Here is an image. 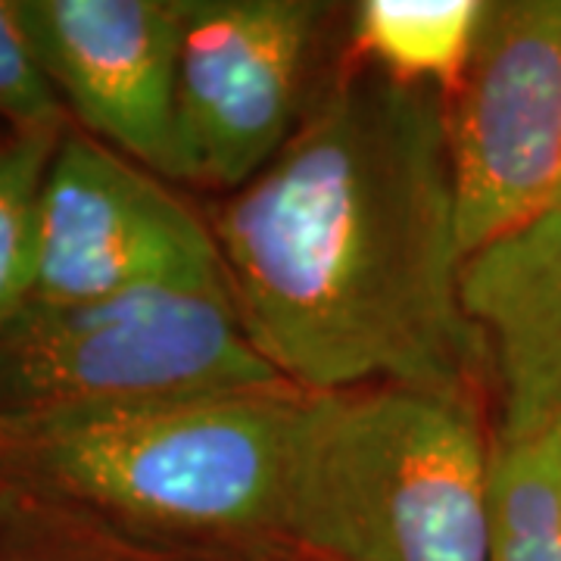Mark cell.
Masks as SVG:
<instances>
[{
	"label": "cell",
	"instance_id": "cell-7",
	"mask_svg": "<svg viewBox=\"0 0 561 561\" xmlns=\"http://www.w3.org/2000/svg\"><path fill=\"white\" fill-rule=\"evenodd\" d=\"M328 7L184 0L179 113L191 181L241 191L300 125L302 72Z\"/></svg>",
	"mask_w": 561,
	"mask_h": 561
},
{
	"label": "cell",
	"instance_id": "cell-6",
	"mask_svg": "<svg viewBox=\"0 0 561 561\" xmlns=\"http://www.w3.org/2000/svg\"><path fill=\"white\" fill-rule=\"evenodd\" d=\"M157 284L228 290L213 228L160 175L69 125L44 181L32 300L84 302Z\"/></svg>",
	"mask_w": 561,
	"mask_h": 561
},
{
	"label": "cell",
	"instance_id": "cell-4",
	"mask_svg": "<svg viewBox=\"0 0 561 561\" xmlns=\"http://www.w3.org/2000/svg\"><path fill=\"white\" fill-rule=\"evenodd\" d=\"M284 383L228 290L157 284L84 302L32 300L0 328V415Z\"/></svg>",
	"mask_w": 561,
	"mask_h": 561
},
{
	"label": "cell",
	"instance_id": "cell-16",
	"mask_svg": "<svg viewBox=\"0 0 561 561\" xmlns=\"http://www.w3.org/2000/svg\"><path fill=\"white\" fill-rule=\"evenodd\" d=\"M559 203H561V191H559V201H556V206H559Z\"/></svg>",
	"mask_w": 561,
	"mask_h": 561
},
{
	"label": "cell",
	"instance_id": "cell-12",
	"mask_svg": "<svg viewBox=\"0 0 561 561\" xmlns=\"http://www.w3.org/2000/svg\"><path fill=\"white\" fill-rule=\"evenodd\" d=\"M247 556L138 540L0 481V561H247Z\"/></svg>",
	"mask_w": 561,
	"mask_h": 561
},
{
	"label": "cell",
	"instance_id": "cell-2",
	"mask_svg": "<svg viewBox=\"0 0 561 561\" xmlns=\"http://www.w3.org/2000/svg\"><path fill=\"white\" fill-rule=\"evenodd\" d=\"M300 387L0 415V481L138 540L260 552L284 542Z\"/></svg>",
	"mask_w": 561,
	"mask_h": 561
},
{
	"label": "cell",
	"instance_id": "cell-11",
	"mask_svg": "<svg viewBox=\"0 0 561 561\" xmlns=\"http://www.w3.org/2000/svg\"><path fill=\"white\" fill-rule=\"evenodd\" d=\"M490 561H561V427L490 446Z\"/></svg>",
	"mask_w": 561,
	"mask_h": 561
},
{
	"label": "cell",
	"instance_id": "cell-15",
	"mask_svg": "<svg viewBox=\"0 0 561 561\" xmlns=\"http://www.w3.org/2000/svg\"><path fill=\"white\" fill-rule=\"evenodd\" d=\"M247 561H324L319 556H309V552H302L297 546H287V542H280V546H268V549H260V552H250Z\"/></svg>",
	"mask_w": 561,
	"mask_h": 561
},
{
	"label": "cell",
	"instance_id": "cell-10",
	"mask_svg": "<svg viewBox=\"0 0 561 561\" xmlns=\"http://www.w3.org/2000/svg\"><path fill=\"white\" fill-rule=\"evenodd\" d=\"M486 0H365L353 10V50L387 79L440 91L459 88Z\"/></svg>",
	"mask_w": 561,
	"mask_h": 561
},
{
	"label": "cell",
	"instance_id": "cell-1",
	"mask_svg": "<svg viewBox=\"0 0 561 561\" xmlns=\"http://www.w3.org/2000/svg\"><path fill=\"white\" fill-rule=\"evenodd\" d=\"M250 341L306 393L393 383L478 402L440 91L343 72L209 221Z\"/></svg>",
	"mask_w": 561,
	"mask_h": 561
},
{
	"label": "cell",
	"instance_id": "cell-3",
	"mask_svg": "<svg viewBox=\"0 0 561 561\" xmlns=\"http://www.w3.org/2000/svg\"><path fill=\"white\" fill-rule=\"evenodd\" d=\"M478 402L371 383L309 393L284 542L324 561H490Z\"/></svg>",
	"mask_w": 561,
	"mask_h": 561
},
{
	"label": "cell",
	"instance_id": "cell-9",
	"mask_svg": "<svg viewBox=\"0 0 561 561\" xmlns=\"http://www.w3.org/2000/svg\"><path fill=\"white\" fill-rule=\"evenodd\" d=\"M461 302L500 387V431L561 427V203L471 253Z\"/></svg>",
	"mask_w": 561,
	"mask_h": 561
},
{
	"label": "cell",
	"instance_id": "cell-8",
	"mask_svg": "<svg viewBox=\"0 0 561 561\" xmlns=\"http://www.w3.org/2000/svg\"><path fill=\"white\" fill-rule=\"evenodd\" d=\"M66 113L122 157L191 181L179 113L184 0H16Z\"/></svg>",
	"mask_w": 561,
	"mask_h": 561
},
{
	"label": "cell",
	"instance_id": "cell-14",
	"mask_svg": "<svg viewBox=\"0 0 561 561\" xmlns=\"http://www.w3.org/2000/svg\"><path fill=\"white\" fill-rule=\"evenodd\" d=\"M0 122L13 131H57L69 125L60 94L22 28L16 0H0Z\"/></svg>",
	"mask_w": 561,
	"mask_h": 561
},
{
	"label": "cell",
	"instance_id": "cell-13",
	"mask_svg": "<svg viewBox=\"0 0 561 561\" xmlns=\"http://www.w3.org/2000/svg\"><path fill=\"white\" fill-rule=\"evenodd\" d=\"M66 128H7V138H0V328L35 297L44 181Z\"/></svg>",
	"mask_w": 561,
	"mask_h": 561
},
{
	"label": "cell",
	"instance_id": "cell-5",
	"mask_svg": "<svg viewBox=\"0 0 561 561\" xmlns=\"http://www.w3.org/2000/svg\"><path fill=\"white\" fill-rule=\"evenodd\" d=\"M446 122L468 260L559 201L561 0H486Z\"/></svg>",
	"mask_w": 561,
	"mask_h": 561
}]
</instances>
